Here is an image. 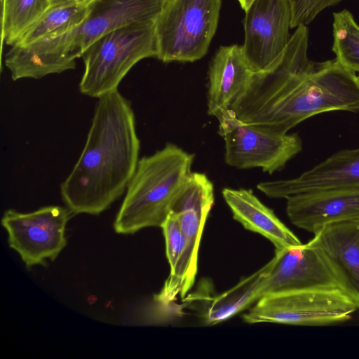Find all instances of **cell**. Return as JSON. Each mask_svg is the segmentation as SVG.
<instances>
[{"mask_svg":"<svg viewBox=\"0 0 359 359\" xmlns=\"http://www.w3.org/2000/svg\"><path fill=\"white\" fill-rule=\"evenodd\" d=\"M271 69L253 73L229 109L242 123L286 134L320 113L359 111V81L336 59L323 62L308 57L309 30L299 25Z\"/></svg>","mask_w":359,"mask_h":359,"instance_id":"6da1fadb","label":"cell"},{"mask_svg":"<svg viewBox=\"0 0 359 359\" xmlns=\"http://www.w3.org/2000/svg\"><path fill=\"white\" fill-rule=\"evenodd\" d=\"M140 142L130 102L117 90L98 98L86 144L60 185L72 213L98 215L127 189Z\"/></svg>","mask_w":359,"mask_h":359,"instance_id":"7a4b0ae2","label":"cell"},{"mask_svg":"<svg viewBox=\"0 0 359 359\" xmlns=\"http://www.w3.org/2000/svg\"><path fill=\"white\" fill-rule=\"evenodd\" d=\"M168 0H93L83 22L21 49L22 60L38 77L74 69L76 60L97 39L133 23H155Z\"/></svg>","mask_w":359,"mask_h":359,"instance_id":"3957f363","label":"cell"},{"mask_svg":"<svg viewBox=\"0 0 359 359\" xmlns=\"http://www.w3.org/2000/svg\"><path fill=\"white\" fill-rule=\"evenodd\" d=\"M194 158V154L168 143L154 154L139 159L116 215L115 231L133 234L147 227H161L191 172Z\"/></svg>","mask_w":359,"mask_h":359,"instance_id":"277c9868","label":"cell"},{"mask_svg":"<svg viewBox=\"0 0 359 359\" xmlns=\"http://www.w3.org/2000/svg\"><path fill=\"white\" fill-rule=\"evenodd\" d=\"M156 56L154 23H133L111 31L91 43L82 54L84 72L80 92L99 98L117 90L134 65Z\"/></svg>","mask_w":359,"mask_h":359,"instance_id":"5b68a950","label":"cell"},{"mask_svg":"<svg viewBox=\"0 0 359 359\" xmlns=\"http://www.w3.org/2000/svg\"><path fill=\"white\" fill-rule=\"evenodd\" d=\"M222 0H168L154 23L156 58L193 62L208 51L216 33Z\"/></svg>","mask_w":359,"mask_h":359,"instance_id":"8992f818","label":"cell"},{"mask_svg":"<svg viewBox=\"0 0 359 359\" xmlns=\"http://www.w3.org/2000/svg\"><path fill=\"white\" fill-rule=\"evenodd\" d=\"M358 309L341 290H306L263 296L245 313V323L325 325L349 320Z\"/></svg>","mask_w":359,"mask_h":359,"instance_id":"52a82bcc","label":"cell"},{"mask_svg":"<svg viewBox=\"0 0 359 359\" xmlns=\"http://www.w3.org/2000/svg\"><path fill=\"white\" fill-rule=\"evenodd\" d=\"M225 142V161L239 169L260 168L272 174L282 170L302 149L297 134H280L241 122L230 110L215 116Z\"/></svg>","mask_w":359,"mask_h":359,"instance_id":"ba28073f","label":"cell"},{"mask_svg":"<svg viewBox=\"0 0 359 359\" xmlns=\"http://www.w3.org/2000/svg\"><path fill=\"white\" fill-rule=\"evenodd\" d=\"M70 210L61 206L43 207L32 212H5L2 226L8 244L27 268L53 261L67 244L65 227Z\"/></svg>","mask_w":359,"mask_h":359,"instance_id":"9c48e42d","label":"cell"},{"mask_svg":"<svg viewBox=\"0 0 359 359\" xmlns=\"http://www.w3.org/2000/svg\"><path fill=\"white\" fill-rule=\"evenodd\" d=\"M214 205V194L191 187L177 195L171 212L177 215L184 248L175 271L170 273L154 301L165 305L177 295L184 297L193 286L198 270V255L202 232Z\"/></svg>","mask_w":359,"mask_h":359,"instance_id":"30bf717a","label":"cell"},{"mask_svg":"<svg viewBox=\"0 0 359 359\" xmlns=\"http://www.w3.org/2000/svg\"><path fill=\"white\" fill-rule=\"evenodd\" d=\"M244 56L254 73L269 71L284 53L291 36L287 0H254L245 11Z\"/></svg>","mask_w":359,"mask_h":359,"instance_id":"8fae6325","label":"cell"},{"mask_svg":"<svg viewBox=\"0 0 359 359\" xmlns=\"http://www.w3.org/2000/svg\"><path fill=\"white\" fill-rule=\"evenodd\" d=\"M335 288L340 289L333 273L309 242L276 250L262 297L273 293Z\"/></svg>","mask_w":359,"mask_h":359,"instance_id":"7c38bea8","label":"cell"},{"mask_svg":"<svg viewBox=\"0 0 359 359\" xmlns=\"http://www.w3.org/2000/svg\"><path fill=\"white\" fill-rule=\"evenodd\" d=\"M359 187V148L339 151L299 176L260 182L257 189L273 198L322 190Z\"/></svg>","mask_w":359,"mask_h":359,"instance_id":"4fadbf2b","label":"cell"},{"mask_svg":"<svg viewBox=\"0 0 359 359\" xmlns=\"http://www.w3.org/2000/svg\"><path fill=\"white\" fill-rule=\"evenodd\" d=\"M309 243L323 257L339 288L359 309V221L325 225Z\"/></svg>","mask_w":359,"mask_h":359,"instance_id":"5bb4252c","label":"cell"},{"mask_svg":"<svg viewBox=\"0 0 359 359\" xmlns=\"http://www.w3.org/2000/svg\"><path fill=\"white\" fill-rule=\"evenodd\" d=\"M286 200L291 222L313 233L330 224L359 221V187L304 193Z\"/></svg>","mask_w":359,"mask_h":359,"instance_id":"9a60e30c","label":"cell"},{"mask_svg":"<svg viewBox=\"0 0 359 359\" xmlns=\"http://www.w3.org/2000/svg\"><path fill=\"white\" fill-rule=\"evenodd\" d=\"M254 72L236 44L219 48L208 71V114L228 110L245 89Z\"/></svg>","mask_w":359,"mask_h":359,"instance_id":"2e32d148","label":"cell"},{"mask_svg":"<svg viewBox=\"0 0 359 359\" xmlns=\"http://www.w3.org/2000/svg\"><path fill=\"white\" fill-rule=\"evenodd\" d=\"M222 196L233 219L251 231L269 240L280 250L302 244L300 240L264 205L252 190L224 188Z\"/></svg>","mask_w":359,"mask_h":359,"instance_id":"e0dca14e","label":"cell"},{"mask_svg":"<svg viewBox=\"0 0 359 359\" xmlns=\"http://www.w3.org/2000/svg\"><path fill=\"white\" fill-rule=\"evenodd\" d=\"M270 267L271 260L257 271L216 297L207 310L205 323L214 325L226 320L257 302L262 297Z\"/></svg>","mask_w":359,"mask_h":359,"instance_id":"ac0fdd59","label":"cell"},{"mask_svg":"<svg viewBox=\"0 0 359 359\" xmlns=\"http://www.w3.org/2000/svg\"><path fill=\"white\" fill-rule=\"evenodd\" d=\"M88 13V4L71 0H51L48 10L12 46H24L50 35L61 34L81 25Z\"/></svg>","mask_w":359,"mask_h":359,"instance_id":"d6986e66","label":"cell"},{"mask_svg":"<svg viewBox=\"0 0 359 359\" xmlns=\"http://www.w3.org/2000/svg\"><path fill=\"white\" fill-rule=\"evenodd\" d=\"M51 0H4L1 3V46H12L50 7Z\"/></svg>","mask_w":359,"mask_h":359,"instance_id":"ffe728a7","label":"cell"},{"mask_svg":"<svg viewBox=\"0 0 359 359\" xmlns=\"http://www.w3.org/2000/svg\"><path fill=\"white\" fill-rule=\"evenodd\" d=\"M332 51L336 60L347 69L359 72V25L348 10L333 14Z\"/></svg>","mask_w":359,"mask_h":359,"instance_id":"44dd1931","label":"cell"},{"mask_svg":"<svg viewBox=\"0 0 359 359\" xmlns=\"http://www.w3.org/2000/svg\"><path fill=\"white\" fill-rule=\"evenodd\" d=\"M165 242L166 257L170 265V273H172L182 255L184 241L177 215L170 212L161 226Z\"/></svg>","mask_w":359,"mask_h":359,"instance_id":"7402d4cb","label":"cell"},{"mask_svg":"<svg viewBox=\"0 0 359 359\" xmlns=\"http://www.w3.org/2000/svg\"><path fill=\"white\" fill-rule=\"evenodd\" d=\"M341 1L342 0H287L292 13L291 28L309 24L323 9Z\"/></svg>","mask_w":359,"mask_h":359,"instance_id":"603a6c76","label":"cell"},{"mask_svg":"<svg viewBox=\"0 0 359 359\" xmlns=\"http://www.w3.org/2000/svg\"><path fill=\"white\" fill-rule=\"evenodd\" d=\"M254 0H238L243 10L246 11Z\"/></svg>","mask_w":359,"mask_h":359,"instance_id":"cb8c5ba5","label":"cell"},{"mask_svg":"<svg viewBox=\"0 0 359 359\" xmlns=\"http://www.w3.org/2000/svg\"><path fill=\"white\" fill-rule=\"evenodd\" d=\"M76 4H83V5H88L93 0H71Z\"/></svg>","mask_w":359,"mask_h":359,"instance_id":"d4e9b609","label":"cell"},{"mask_svg":"<svg viewBox=\"0 0 359 359\" xmlns=\"http://www.w3.org/2000/svg\"><path fill=\"white\" fill-rule=\"evenodd\" d=\"M358 74L357 75V76H358V81H359V72H358Z\"/></svg>","mask_w":359,"mask_h":359,"instance_id":"484cf974","label":"cell"}]
</instances>
